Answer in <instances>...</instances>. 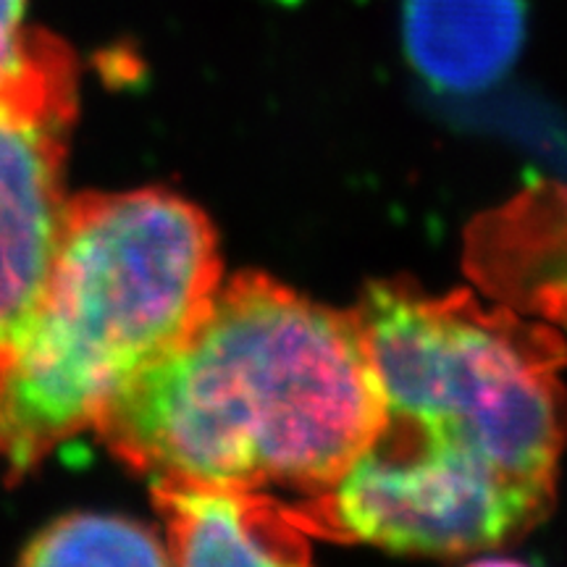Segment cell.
<instances>
[{
  "mask_svg": "<svg viewBox=\"0 0 567 567\" xmlns=\"http://www.w3.org/2000/svg\"><path fill=\"white\" fill-rule=\"evenodd\" d=\"M384 423L354 318L237 276L95 431L151 484L321 496Z\"/></svg>",
  "mask_w": 567,
  "mask_h": 567,
  "instance_id": "6da1fadb",
  "label": "cell"
},
{
  "mask_svg": "<svg viewBox=\"0 0 567 567\" xmlns=\"http://www.w3.org/2000/svg\"><path fill=\"white\" fill-rule=\"evenodd\" d=\"M221 284L205 213L163 189L69 200L51 276L0 363V463L24 478L95 429L137 375L193 329Z\"/></svg>",
  "mask_w": 567,
  "mask_h": 567,
  "instance_id": "7a4b0ae2",
  "label": "cell"
},
{
  "mask_svg": "<svg viewBox=\"0 0 567 567\" xmlns=\"http://www.w3.org/2000/svg\"><path fill=\"white\" fill-rule=\"evenodd\" d=\"M386 421L471 446L496 471L544 486L563 444L547 360L505 318L375 287L354 316Z\"/></svg>",
  "mask_w": 567,
  "mask_h": 567,
  "instance_id": "3957f363",
  "label": "cell"
},
{
  "mask_svg": "<svg viewBox=\"0 0 567 567\" xmlns=\"http://www.w3.org/2000/svg\"><path fill=\"white\" fill-rule=\"evenodd\" d=\"M318 499L323 520L354 542L452 557L507 542L542 505L544 486L496 471L452 436L386 421Z\"/></svg>",
  "mask_w": 567,
  "mask_h": 567,
  "instance_id": "277c9868",
  "label": "cell"
},
{
  "mask_svg": "<svg viewBox=\"0 0 567 567\" xmlns=\"http://www.w3.org/2000/svg\"><path fill=\"white\" fill-rule=\"evenodd\" d=\"M76 59L48 32L34 59L0 80V363L24 337L66 224V151Z\"/></svg>",
  "mask_w": 567,
  "mask_h": 567,
  "instance_id": "5b68a950",
  "label": "cell"
},
{
  "mask_svg": "<svg viewBox=\"0 0 567 567\" xmlns=\"http://www.w3.org/2000/svg\"><path fill=\"white\" fill-rule=\"evenodd\" d=\"M526 0H402V48L417 76L446 95H478L520 59Z\"/></svg>",
  "mask_w": 567,
  "mask_h": 567,
  "instance_id": "8992f818",
  "label": "cell"
},
{
  "mask_svg": "<svg viewBox=\"0 0 567 567\" xmlns=\"http://www.w3.org/2000/svg\"><path fill=\"white\" fill-rule=\"evenodd\" d=\"M176 565H292L305 542L292 515L271 494L234 486L153 484Z\"/></svg>",
  "mask_w": 567,
  "mask_h": 567,
  "instance_id": "52a82bcc",
  "label": "cell"
},
{
  "mask_svg": "<svg viewBox=\"0 0 567 567\" xmlns=\"http://www.w3.org/2000/svg\"><path fill=\"white\" fill-rule=\"evenodd\" d=\"M24 565H168L166 542L116 515H69L27 544Z\"/></svg>",
  "mask_w": 567,
  "mask_h": 567,
  "instance_id": "ba28073f",
  "label": "cell"
},
{
  "mask_svg": "<svg viewBox=\"0 0 567 567\" xmlns=\"http://www.w3.org/2000/svg\"><path fill=\"white\" fill-rule=\"evenodd\" d=\"M30 0H0V80L17 74L40 51L45 30L27 24Z\"/></svg>",
  "mask_w": 567,
  "mask_h": 567,
  "instance_id": "9c48e42d",
  "label": "cell"
}]
</instances>
